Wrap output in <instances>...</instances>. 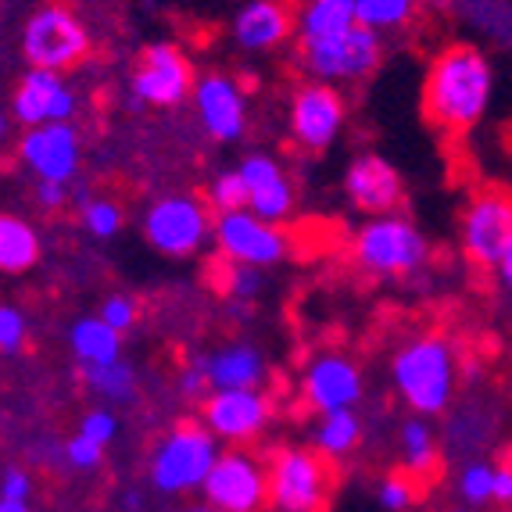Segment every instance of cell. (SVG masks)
<instances>
[{
  "mask_svg": "<svg viewBox=\"0 0 512 512\" xmlns=\"http://www.w3.org/2000/svg\"><path fill=\"white\" fill-rule=\"evenodd\" d=\"M240 176L248 187V208L265 222H283L294 208V187L280 162L269 154H251L240 162Z\"/></svg>",
  "mask_w": 512,
  "mask_h": 512,
  "instance_id": "obj_20",
  "label": "cell"
},
{
  "mask_svg": "<svg viewBox=\"0 0 512 512\" xmlns=\"http://www.w3.org/2000/svg\"><path fill=\"white\" fill-rule=\"evenodd\" d=\"M359 26L387 33V29H405L419 15V0H355Z\"/></svg>",
  "mask_w": 512,
  "mask_h": 512,
  "instance_id": "obj_30",
  "label": "cell"
},
{
  "mask_svg": "<svg viewBox=\"0 0 512 512\" xmlns=\"http://www.w3.org/2000/svg\"><path fill=\"white\" fill-rule=\"evenodd\" d=\"M348 119V104L330 83H305L291 101V137L305 151H326Z\"/></svg>",
  "mask_w": 512,
  "mask_h": 512,
  "instance_id": "obj_13",
  "label": "cell"
},
{
  "mask_svg": "<svg viewBox=\"0 0 512 512\" xmlns=\"http://www.w3.org/2000/svg\"><path fill=\"white\" fill-rule=\"evenodd\" d=\"M201 491L215 512H258L269 498V470L248 452H226L215 459Z\"/></svg>",
  "mask_w": 512,
  "mask_h": 512,
  "instance_id": "obj_11",
  "label": "cell"
},
{
  "mask_svg": "<svg viewBox=\"0 0 512 512\" xmlns=\"http://www.w3.org/2000/svg\"><path fill=\"white\" fill-rule=\"evenodd\" d=\"M380 61H384V40L366 26L301 43V69L316 83H359L380 69Z\"/></svg>",
  "mask_w": 512,
  "mask_h": 512,
  "instance_id": "obj_5",
  "label": "cell"
},
{
  "mask_svg": "<svg viewBox=\"0 0 512 512\" xmlns=\"http://www.w3.org/2000/svg\"><path fill=\"white\" fill-rule=\"evenodd\" d=\"M351 26H359L355 0H308L298 11V22H294L301 43L326 40V36H337Z\"/></svg>",
  "mask_w": 512,
  "mask_h": 512,
  "instance_id": "obj_25",
  "label": "cell"
},
{
  "mask_svg": "<svg viewBox=\"0 0 512 512\" xmlns=\"http://www.w3.org/2000/svg\"><path fill=\"white\" fill-rule=\"evenodd\" d=\"M344 194H348V201L359 212H366L373 219V215H391L394 208L402 205L405 183L387 158H380V154H359L348 165V172H344Z\"/></svg>",
  "mask_w": 512,
  "mask_h": 512,
  "instance_id": "obj_18",
  "label": "cell"
},
{
  "mask_svg": "<svg viewBox=\"0 0 512 512\" xmlns=\"http://www.w3.org/2000/svg\"><path fill=\"white\" fill-rule=\"evenodd\" d=\"M187 512H215L212 505H194V509H187Z\"/></svg>",
  "mask_w": 512,
  "mask_h": 512,
  "instance_id": "obj_49",
  "label": "cell"
},
{
  "mask_svg": "<svg viewBox=\"0 0 512 512\" xmlns=\"http://www.w3.org/2000/svg\"><path fill=\"white\" fill-rule=\"evenodd\" d=\"M208 387H212V380H208L205 359H197L194 366H187L180 373V394H183V398H190V402H205Z\"/></svg>",
  "mask_w": 512,
  "mask_h": 512,
  "instance_id": "obj_41",
  "label": "cell"
},
{
  "mask_svg": "<svg viewBox=\"0 0 512 512\" xmlns=\"http://www.w3.org/2000/svg\"><path fill=\"white\" fill-rule=\"evenodd\" d=\"M495 101V65L470 40L444 43L423 76V115L434 129L459 137L484 122Z\"/></svg>",
  "mask_w": 512,
  "mask_h": 512,
  "instance_id": "obj_1",
  "label": "cell"
},
{
  "mask_svg": "<svg viewBox=\"0 0 512 512\" xmlns=\"http://www.w3.org/2000/svg\"><path fill=\"white\" fill-rule=\"evenodd\" d=\"M498 434V416L487 405H462L455 409V416L448 419V448L470 459H480L484 448L495 441Z\"/></svg>",
  "mask_w": 512,
  "mask_h": 512,
  "instance_id": "obj_23",
  "label": "cell"
},
{
  "mask_svg": "<svg viewBox=\"0 0 512 512\" xmlns=\"http://www.w3.org/2000/svg\"><path fill=\"white\" fill-rule=\"evenodd\" d=\"M36 201L43 208H61L69 201V183H58V180H40L36 183Z\"/></svg>",
  "mask_w": 512,
  "mask_h": 512,
  "instance_id": "obj_43",
  "label": "cell"
},
{
  "mask_svg": "<svg viewBox=\"0 0 512 512\" xmlns=\"http://www.w3.org/2000/svg\"><path fill=\"white\" fill-rule=\"evenodd\" d=\"M376 502L384 505L387 512H405L419 502V480L412 473L398 470V473H387L376 487Z\"/></svg>",
  "mask_w": 512,
  "mask_h": 512,
  "instance_id": "obj_34",
  "label": "cell"
},
{
  "mask_svg": "<svg viewBox=\"0 0 512 512\" xmlns=\"http://www.w3.org/2000/svg\"><path fill=\"white\" fill-rule=\"evenodd\" d=\"M215 291H222L233 301H251L262 291V269L244 262H233V258H219V265L212 269Z\"/></svg>",
  "mask_w": 512,
  "mask_h": 512,
  "instance_id": "obj_32",
  "label": "cell"
},
{
  "mask_svg": "<svg viewBox=\"0 0 512 512\" xmlns=\"http://www.w3.org/2000/svg\"><path fill=\"white\" fill-rule=\"evenodd\" d=\"M86 387L108 402H129L137 394V373L126 362H108V366H83Z\"/></svg>",
  "mask_w": 512,
  "mask_h": 512,
  "instance_id": "obj_31",
  "label": "cell"
},
{
  "mask_svg": "<svg viewBox=\"0 0 512 512\" xmlns=\"http://www.w3.org/2000/svg\"><path fill=\"white\" fill-rule=\"evenodd\" d=\"M495 280H498V287H502V291L512 298V251L495 265Z\"/></svg>",
  "mask_w": 512,
  "mask_h": 512,
  "instance_id": "obj_45",
  "label": "cell"
},
{
  "mask_svg": "<svg viewBox=\"0 0 512 512\" xmlns=\"http://www.w3.org/2000/svg\"><path fill=\"white\" fill-rule=\"evenodd\" d=\"M22 54L33 69L65 72L90 54V33L83 18L65 4H47L26 22L22 33Z\"/></svg>",
  "mask_w": 512,
  "mask_h": 512,
  "instance_id": "obj_8",
  "label": "cell"
},
{
  "mask_svg": "<svg viewBox=\"0 0 512 512\" xmlns=\"http://www.w3.org/2000/svg\"><path fill=\"white\" fill-rule=\"evenodd\" d=\"M205 427L219 441H255L273 416V402L262 387H244V391H212L201 402Z\"/></svg>",
  "mask_w": 512,
  "mask_h": 512,
  "instance_id": "obj_14",
  "label": "cell"
},
{
  "mask_svg": "<svg viewBox=\"0 0 512 512\" xmlns=\"http://www.w3.org/2000/svg\"><path fill=\"white\" fill-rule=\"evenodd\" d=\"M194 108L197 119L205 126L212 140L230 144L244 133L248 126V97L240 90V83L226 72H208L194 83Z\"/></svg>",
  "mask_w": 512,
  "mask_h": 512,
  "instance_id": "obj_15",
  "label": "cell"
},
{
  "mask_svg": "<svg viewBox=\"0 0 512 512\" xmlns=\"http://www.w3.org/2000/svg\"><path fill=\"white\" fill-rule=\"evenodd\" d=\"M305 398L316 412L355 409L362 398V373L344 355H319L305 369Z\"/></svg>",
  "mask_w": 512,
  "mask_h": 512,
  "instance_id": "obj_19",
  "label": "cell"
},
{
  "mask_svg": "<svg viewBox=\"0 0 512 512\" xmlns=\"http://www.w3.org/2000/svg\"><path fill=\"white\" fill-rule=\"evenodd\" d=\"M72 111H76L72 86L61 79V72L47 69H29L11 101V119H18L26 129L47 126V122H69Z\"/></svg>",
  "mask_w": 512,
  "mask_h": 512,
  "instance_id": "obj_16",
  "label": "cell"
},
{
  "mask_svg": "<svg viewBox=\"0 0 512 512\" xmlns=\"http://www.w3.org/2000/svg\"><path fill=\"white\" fill-rule=\"evenodd\" d=\"M330 491V459L312 448H283L269 462V502L280 512H323Z\"/></svg>",
  "mask_w": 512,
  "mask_h": 512,
  "instance_id": "obj_6",
  "label": "cell"
},
{
  "mask_svg": "<svg viewBox=\"0 0 512 512\" xmlns=\"http://www.w3.org/2000/svg\"><path fill=\"white\" fill-rule=\"evenodd\" d=\"M212 230L215 222L208 215V205L190 194L162 197L144 215V233L151 240V248L169 258L197 255V251L205 248V240L212 237Z\"/></svg>",
  "mask_w": 512,
  "mask_h": 512,
  "instance_id": "obj_9",
  "label": "cell"
},
{
  "mask_svg": "<svg viewBox=\"0 0 512 512\" xmlns=\"http://www.w3.org/2000/svg\"><path fill=\"white\" fill-rule=\"evenodd\" d=\"M79 434L90 437V441H97V444H104V448H108L111 437L119 434V419L111 416L108 409H90V412L83 416V423H79Z\"/></svg>",
  "mask_w": 512,
  "mask_h": 512,
  "instance_id": "obj_39",
  "label": "cell"
},
{
  "mask_svg": "<svg viewBox=\"0 0 512 512\" xmlns=\"http://www.w3.org/2000/svg\"><path fill=\"white\" fill-rule=\"evenodd\" d=\"M212 391H244V387H262L265 380V359L262 351L248 341L226 344L215 355L205 359Z\"/></svg>",
  "mask_w": 512,
  "mask_h": 512,
  "instance_id": "obj_22",
  "label": "cell"
},
{
  "mask_svg": "<svg viewBox=\"0 0 512 512\" xmlns=\"http://www.w3.org/2000/svg\"><path fill=\"white\" fill-rule=\"evenodd\" d=\"M18 158L40 176V180L69 183L79 172V133L69 122H47L26 129L18 144Z\"/></svg>",
  "mask_w": 512,
  "mask_h": 512,
  "instance_id": "obj_17",
  "label": "cell"
},
{
  "mask_svg": "<svg viewBox=\"0 0 512 512\" xmlns=\"http://www.w3.org/2000/svg\"><path fill=\"white\" fill-rule=\"evenodd\" d=\"M0 512H29V502H11V498H0Z\"/></svg>",
  "mask_w": 512,
  "mask_h": 512,
  "instance_id": "obj_46",
  "label": "cell"
},
{
  "mask_svg": "<svg viewBox=\"0 0 512 512\" xmlns=\"http://www.w3.org/2000/svg\"><path fill=\"white\" fill-rule=\"evenodd\" d=\"M40 262V233L18 215H0V273H26Z\"/></svg>",
  "mask_w": 512,
  "mask_h": 512,
  "instance_id": "obj_27",
  "label": "cell"
},
{
  "mask_svg": "<svg viewBox=\"0 0 512 512\" xmlns=\"http://www.w3.org/2000/svg\"><path fill=\"white\" fill-rule=\"evenodd\" d=\"M69 344H72V355L79 359V366H108V362H119L122 333L104 323L101 316H90L72 326Z\"/></svg>",
  "mask_w": 512,
  "mask_h": 512,
  "instance_id": "obj_26",
  "label": "cell"
},
{
  "mask_svg": "<svg viewBox=\"0 0 512 512\" xmlns=\"http://www.w3.org/2000/svg\"><path fill=\"white\" fill-rule=\"evenodd\" d=\"M452 11L462 26L512 54V0H452Z\"/></svg>",
  "mask_w": 512,
  "mask_h": 512,
  "instance_id": "obj_24",
  "label": "cell"
},
{
  "mask_svg": "<svg viewBox=\"0 0 512 512\" xmlns=\"http://www.w3.org/2000/svg\"><path fill=\"white\" fill-rule=\"evenodd\" d=\"M26 333H29L26 316H22L15 305H0V351H4V355H15V351L26 344Z\"/></svg>",
  "mask_w": 512,
  "mask_h": 512,
  "instance_id": "obj_37",
  "label": "cell"
},
{
  "mask_svg": "<svg viewBox=\"0 0 512 512\" xmlns=\"http://www.w3.org/2000/svg\"><path fill=\"white\" fill-rule=\"evenodd\" d=\"M294 11L287 0H248L233 18V40L244 51H273L294 29Z\"/></svg>",
  "mask_w": 512,
  "mask_h": 512,
  "instance_id": "obj_21",
  "label": "cell"
},
{
  "mask_svg": "<svg viewBox=\"0 0 512 512\" xmlns=\"http://www.w3.org/2000/svg\"><path fill=\"white\" fill-rule=\"evenodd\" d=\"M398 448H402V470L412 477H427L437 470V437L423 416H412L402 423L398 434Z\"/></svg>",
  "mask_w": 512,
  "mask_h": 512,
  "instance_id": "obj_28",
  "label": "cell"
},
{
  "mask_svg": "<svg viewBox=\"0 0 512 512\" xmlns=\"http://www.w3.org/2000/svg\"><path fill=\"white\" fill-rule=\"evenodd\" d=\"M208 205H212L219 215L248 208V187H244V176H240V169L222 172L219 180L212 183V190H208Z\"/></svg>",
  "mask_w": 512,
  "mask_h": 512,
  "instance_id": "obj_35",
  "label": "cell"
},
{
  "mask_svg": "<svg viewBox=\"0 0 512 512\" xmlns=\"http://www.w3.org/2000/svg\"><path fill=\"white\" fill-rule=\"evenodd\" d=\"M215 459H219V437L205 423H180L158 444L151 459V480L165 495L197 491L205 487Z\"/></svg>",
  "mask_w": 512,
  "mask_h": 512,
  "instance_id": "obj_4",
  "label": "cell"
},
{
  "mask_svg": "<svg viewBox=\"0 0 512 512\" xmlns=\"http://www.w3.org/2000/svg\"><path fill=\"white\" fill-rule=\"evenodd\" d=\"M65 459H69V466H76V470H97L104 459V444L76 434L69 444H65Z\"/></svg>",
  "mask_w": 512,
  "mask_h": 512,
  "instance_id": "obj_40",
  "label": "cell"
},
{
  "mask_svg": "<svg viewBox=\"0 0 512 512\" xmlns=\"http://www.w3.org/2000/svg\"><path fill=\"white\" fill-rule=\"evenodd\" d=\"M430 258V244L405 215H373L355 237V265L369 276H412Z\"/></svg>",
  "mask_w": 512,
  "mask_h": 512,
  "instance_id": "obj_3",
  "label": "cell"
},
{
  "mask_svg": "<svg viewBox=\"0 0 512 512\" xmlns=\"http://www.w3.org/2000/svg\"><path fill=\"white\" fill-rule=\"evenodd\" d=\"M459 248L477 269H495L512 251V190L487 187L459 215Z\"/></svg>",
  "mask_w": 512,
  "mask_h": 512,
  "instance_id": "obj_7",
  "label": "cell"
},
{
  "mask_svg": "<svg viewBox=\"0 0 512 512\" xmlns=\"http://www.w3.org/2000/svg\"><path fill=\"white\" fill-rule=\"evenodd\" d=\"M83 226L94 237H115L122 230V208L111 197H90L83 205Z\"/></svg>",
  "mask_w": 512,
  "mask_h": 512,
  "instance_id": "obj_36",
  "label": "cell"
},
{
  "mask_svg": "<svg viewBox=\"0 0 512 512\" xmlns=\"http://www.w3.org/2000/svg\"><path fill=\"white\" fill-rule=\"evenodd\" d=\"M194 69L176 43H151L133 69L129 108H172L194 94Z\"/></svg>",
  "mask_w": 512,
  "mask_h": 512,
  "instance_id": "obj_10",
  "label": "cell"
},
{
  "mask_svg": "<svg viewBox=\"0 0 512 512\" xmlns=\"http://www.w3.org/2000/svg\"><path fill=\"white\" fill-rule=\"evenodd\" d=\"M495 502L512 505V459H505L495 466Z\"/></svg>",
  "mask_w": 512,
  "mask_h": 512,
  "instance_id": "obj_44",
  "label": "cell"
},
{
  "mask_svg": "<svg viewBox=\"0 0 512 512\" xmlns=\"http://www.w3.org/2000/svg\"><path fill=\"white\" fill-rule=\"evenodd\" d=\"M455 491L466 505H487L495 502V466L487 459L462 462L459 477H455Z\"/></svg>",
  "mask_w": 512,
  "mask_h": 512,
  "instance_id": "obj_33",
  "label": "cell"
},
{
  "mask_svg": "<svg viewBox=\"0 0 512 512\" xmlns=\"http://www.w3.org/2000/svg\"><path fill=\"white\" fill-rule=\"evenodd\" d=\"M8 129H11V122H8V115H4V111H0V140L8 137Z\"/></svg>",
  "mask_w": 512,
  "mask_h": 512,
  "instance_id": "obj_47",
  "label": "cell"
},
{
  "mask_svg": "<svg viewBox=\"0 0 512 512\" xmlns=\"http://www.w3.org/2000/svg\"><path fill=\"white\" fill-rule=\"evenodd\" d=\"M212 237H215V244H219L222 258L255 265V269L276 265L283 255H287V233H283L276 222L258 219L251 208L219 215Z\"/></svg>",
  "mask_w": 512,
  "mask_h": 512,
  "instance_id": "obj_12",
  "label": "cell"
},
{
  "mask_svg": "<svg viewBox=\"0 0 512 512\" xmlns=\"http://www.w3.org/2000/svg\"><path fill=\"white\" fill-rule=\"evenodd\" d=\"M137 316H140V312H137V301L129 298V294H111V298L101 305V319L108 326H115L119 333H126L129 326L137 323Z\"/></svg>",
  "mask_w": 512,
  "mask_h": 512,
  "instance_id": "obj_38",
  "label": "cell"
},
{
  "mask_svg": "<svg viewBox=\"0 0 512 512\" xmlns=\"http://www.w3.org/2000/svg\"><path fill=\"white\" fill-rule=\"evenodd\" d=\"M362 441V419L351 409H337V412H323L316 427V452L326 459H344L359 448Z\"/></svg>",
  "mask_w": 512,
  "mask_h": 512,
  "instance_id": "obj_29",
  "label": "cell"
},
{
  "mask_svg": "<svg viewBox=\"0 0 512 512\" xmlns=\"http://www.w3.org/2000/svg\"><path fill=\"white\" fill-rule=\"evenodd\" d=\"M29 491H33V480L26 470H8L0 480V498H11V502H29Z\"/></svg>",
  "mask_w": 512,
  "mask_h": 512,
  "instance_id": "obj_42",
  "label": "cell"
},
{
  "mask_svg": "<svg viewBox=\"0 0 512 512\" xmlns=\"http://www.w3.org/2000/svg\"><path fill=\"white\" fill-rule=\"evenodd\" d=\"M140 505H144V502H140V498H137V495H129V498H126V509H129V512H137V509H140Z\"/></svg>",
  "mask_w": 512,
  "mask_h": 512,
  "instance_id": "obj_48",
  "label": "cell"
},
{
  "mask_svg": "<svg viewBox=\"0 0 512 512\" xmlns=\"http://www.w3.org/2000/svg\"><path fill=\"white\" fill-rule=\"evenodd\" d=\"M459 373V351L437 333L412 337L391 359L394 391L402 394V402L423 419L448 412V405L455 402V391H459Z\"/></svg>",
  "mask_w": 512,
  "mask_h": 512,
  "instance_id": "obj_2",
  "label": "cell"
}]
</instances>
